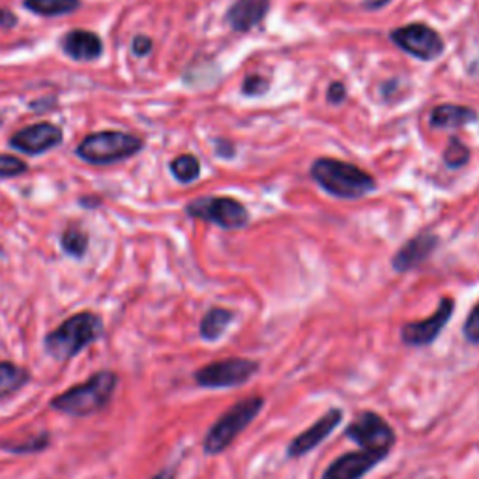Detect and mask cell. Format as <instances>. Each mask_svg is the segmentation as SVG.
Listing matches in <instances>:
<instances>
[{
  "mask_svg": "<svg viewBox=\"0 0 479 479\" xmlns=\"http://www.w3.org/2000/svg\"><path fill=\"white\" fill-rule=\"evenodd\" d=\"M262 406L264 399L259 395L242 399L235 406H230L206 433V438L203 442L204 453L206 455L223 453L230 443L243 433V429H247V425H251V421L262 411Z\"/></svg>",
  "mask_w": 479,
  "mask_h": 479,
  "instance_id": "277c9868",
  "label": "cell"
},
{
  "mask_svg": "<svg viewBox=\"0 0 479 479\" xmlns=\"http://www.w3.org/2000/svg\"><path fill=\"white\" fill-rule=\"evenodd\" d=\"M216 152L228 159V157H233L235 156V145L233 143H228V140H218V145H216Z\"/></svg>",
  "mask_w": 479,
  "mask_h": 479,
  "instance_id": "f546056e",
  "label": "cell"
},
{
  "mask_svg": "<svg viewBox=\"0 0 479 479\" xmlns=\"http://www.w3.org/2000/svg\"><path fill=\"white\" fill-rule=\"evenodd\" d=\"M62 49L69 59L86 62L101 57L103 44L98 38V34L88 30H72L62 38Z\"/></svg>",
  "mask_w": 479,
  "mask_h": 479,
  "instance_id": "2e32d148",
  "label": "cell"
},
{
  "mask_svg": "<svg viewBox=\"0 0 479 479\" xmlns=\"http://www.w3.org/2000/svg\"><path fill=\"white\" fill-rule=\"evenodd\" d=\"M311 179L337 199H362L377 189V182L363 169L331 157H318L311 165Z\"/></svg>",
  "mask_w": 479,
  "mask_h": 479,
  "instance_id": "6da1fadb",
  "label": "cell"
},
{
  "mask_svg": "<svg viewBox=\"0 0 479 479\" xmlns=\"http://www.w3.org/2000/svg\"><path fill=\"white\" fill-rule=\"evenodd\" d=\"M326 98H328V101H330L331 105H339V103H343L345 98H347V86H345L341 81H333V83L330 84V88H328Z\"/></svg>",
  "mask_w": 479,
  "mask_h": 479,
  "instance_id": "83f0119b",
  "label": "cell"
},
{
  "mask_svg": "<svg viewBox=\"0 0 479 479\" xmlns=\"http://www.w3.org/2000/svg\"><path fill=\"white\" fill-rule=\"evenodd\" d=\"M186 214L193 220L214 223L227 230L243 228L250 223V212L230 197H203L195 199L186 206Z\"/></svg>",
  "mask_w": 479,
  "mask_h": 479,
  "instance_id": "52a82bcc",
  "label": "cell"
},
{
  "mask_svg": "<svg viewBox=\"0 0 479 479\" xmlns=\"http://www.w3.org/2000/svg\"><path fill=\"white\" fill-rule=\"evenodd\" d=\"M30 380V372L12 362H0V399L13 395Z\"/></svg>",
  "mask_w": 479,
  "mask_h": 479,
  "instance_id": "d6986e66",
  "label": "cell"
},
{
  "mask_svg": "<svg viewBox=\"0 0 479 479\" xmlns=\"http://www.w3.org/2000/svg\"><path fill=\"white\" fill-rule=\"evenodd\" d=\"M103 335L101 318L94 313H77L69 316L57 330H52L44 341L45 352L57 362L76 358L88 345H92Z\"/></svg>",
  "mask_w": 479,
  "mask_h": 479,
  "instance_id": "3957f363",
  "label": "cell"
},
{
  "mask_svg": "<svg viewBox=\"0 0 479 479\" xmlns=\"http://www.w3.org/2000/svg\"><path fill=\"white\" fill-rule=\"evenodd\" d=\"M23 4L38 15L55 17L76 12L81 6V0H23Z\"/></svg>",
  "mask_w": 479,
  "mask_h": 479,
  "instance_id": "ffe728a7",
  "label": "cell"
},
{
  "mask_svg": "<svg viewBox=\"0 0 479 479\" xmlns=\"http://www.w3.org/2000/svg\"><path fill=\"white\" fill-rule=\"evenodd\" d=\"M116 384L118 377L113 371H98L94 377L69 387L68 392L57 397H52L51 408L74 418L98 414L113 399Z\"/></svg>",
  "mask_w": 479,
  "mask_h": 479,
  "instance_id": "7a4b0ae2",
  "label": "cell"
},
{
  "mask_svg": "<svg viewBox=\"0 0 479 479\" xmlns=\"http://www.w3.org/2000/svg\"><path fill=\"white\" fill-rule=\"evenodd\" d=\"M140 148H143V140L132 133L98 132L81 140L77 156L88 164L109 165L135 156Z\"/></svg>",
  "mask_w": 479,
  "mask_h": 479,
  "instance_id": "5b68a950",
  "label": "cell"
},
{
  "mask_svg": "<svg viewBox=\"0 0 479 479\" xmlns=\"http://www.w3.org/2000/svg\"><path fill=\"white\" fill-rule=\"evenodd\" d=\"M270 12V0H236L227 10V23L235 32H250L259 27Z\"/></svg>",
  "mask_w": 479,
  "mask_h": 479,
  "instance_id": "9a60e30c",
  "label": "cell"
},
{
  "mask_svg": "<svg viewBox=\"0 0 479 479\" xmlns=\"http://www.w3.org/2000/svg\"><path fill=\"white\" fill-rule=\"evenodd\" d=\"M468 159H470V148L463 143V140L451 137L446 150H443V164H446V167L460 169L468 164Z\"/></svg>",
  "mask_w": 479,
  "mask_h": 479,
  "instance_id": "7402d4cb",
  "label": "cell"
},
{
  "mask_svg": "<svg viewBox=\"0 0 479 479\" xmlns=\"http://www.w3.org/2000/svg\"><path fill=\"white\" fill-rule=\"evenodd\" d=\"M389 40L411 57L423 62L436 60L438 57H442L443 49H446V44H443L440 34L423 23H412L401 28H394L389 32Z\"/></svg>",
  "mask_w": 479,
  "mask_h": 479,
  "instance_id": "9c48e42d",
  "label": "cell"
},
{
  "mask_svg": "<svg viewBox=\"0 0 479 479\" xmlns=\"http://www.w3.org/2000/svg\"><path fill=\"white\" fill-rule=\"evenodd\" d=\"M345 436L354 443H358L362 451L377 455L382 460L389 455L397 442L392 425L379 414L369 411L358 414V418L347 427Z\"/></svg>",
  "mask_w": 479,
  "mask_h": 479,
  "instance_id": "8992f818",
  "label": "cell"
},
{
  "mask_svg": "<svg viewBox=\"0 0 479 479\" xmlns=\"http://www.w3.org/2000/svg\"><path fill=\"white\" fill-rule=\"evenodd\" d=\"M176 477V470L174 468H165L162 472H157L152 479H174Z\"/></svg>",
  "mask_w": 479,
  "mask_h": 479,
  "instance_id": "d6a6232c",
  "label": "cell"
},
{
  "mask_svg": "<svg viewBox=\"0 0 479 479\" xmlns=\"http://www.w3.org/2000/svg\"><path fill=\"white\" fill-rule=\"evenodd\" d=\"M341 419H343V411H339V408H330V411L324 416L318 418L309 429L299 433L289 443L287 455L291 459H299L307 455L318 446V443H323L337 429V425L341 423Z\"/></svg>",
  "mask_w": 479,
  "mask_h": 479,
  "instance_id": "8fae6325",
  "label": "cell"
},
{
  "mask_svg": "<svg viewBox=\"0 0 479 479\" xmlns=\"http://www.w3.org/2000/svg\"><path fill=\"white\" fill-rule=\"evenodd\" d=\"M438 243H440V238L433 233H421L414 236L412 240H408L392 259L394 270L404 274V272L418 268V266H421L435 253Z\"/></svg>",
  "mask_w": 479,
  "mask_h": 479,
  "instance_id": "4fadbf2b",
  "label": "cell"
},
{
  "mask_svg": "<svg viewBox=\"0 0 479 479\" xmlns=\"http://www.w3.org/2000/svg\"><path fill=\"white\" fill-rule=\"evenodd\" d=\"M27 172V164L21 162L20 157L13 156H0V179H13Z\"/></svg>",
  "mask_w": 479,
  "mask_h": 479,
  "instance_id": "d4e9b609",
  "label": "cell"
},
{
  "mask_svg": "<svg viewBox=\"0 0 479 479\" xmlns=\"http://www.w3.org/2000/svg\"><path fill=\"white\" fill-rule=\"evenodd\" d=\"M132 51L137 57H147L152 51V40L148 36H135L132 42Z\"/></svg>",
  "mask_w": 479,
  "mask_h": 479,
  "instance_id": "f1b7e54d",
  "label": "cell"
},
{
  "mask_svg": "<svg viewBox=\"0 0 479 479\" xmlns=\"http://www.w3.org/2000/svg\"><path fill=\"white\" fill-rule=\"evenodd\" d=\"M15 23H17V17L10 10L0 8V27L10 28V27H15Z\"/></svg>",
  "mask_w": 479,
  "mask_h": 479,
  "instance_id": "4dcf8cb0",
  "label": "cell"
},
{
  "mask_svg": "<svg viewBox=\"0 0 479 479\" xmlns=\"http://www.w3.org/2000/svg\"><path fill=\"white\" fill-rule=\"evenodd\" d=\"M477 120V113L465 105L442 103L433 109L429 124L436 130H459Z\"/></svg>",
  "mask_w": 479,
  "mask_h": 479,
  "instance_id": "e0dca14e",
  "label": "cell"
},
{
  "mask_svg": "<svg viewBox=\"0 0 479 479\" xmlns=\"http://www.w3.org/2000/svg\"><path fill=\"white\" fill-rule=\"evenodd\" d=\"M171 171H172V176L179 182L182 184H191L199 179L201 174V164L199 159L191 156V154H184V156H179L174 159V162L171 164Z\"/></svg>",
  "mask_w": 479,
  "mask_h": 479,
  "instance_id": "44dd1931",
  "label": "cell"
},
{
  "mask_svg": "<svg viewBox=\"0 0 479 479\" xmlns=\"http://www.w3.org/2000/svg\"><path fill=\"white\" fill-rule=\"evenodd\" d=\"M259 363L247 358H227L221 362L208 363L195 372V382L208 389L236 387L250 382L257 372Z\"/></svg>",
  "mask_w": 479,
  "mask_h": 479,
  "instance_id": "ba28073f",
  "label": "cell"
},
{
  "mask_svg": "<svg viewBox=\"0 0 479 479\" xmlns=\"http://www.w3.org/2000/svg\"><path fill=\"white\" fill-rule=\"evenodd\" d=\"M49 446V435L47 433H40L34 435L30 440L23 442V443H13V442H0V448L4 451H12V453H34V451H44Z\"/></svg>",
  "mask_w": 479,
  "mask_h": 479,
  "instance_id": "cb8c5ba5",
  "label": "cell"
},
{
  "mask_svg": "<svg viewBox=\"0 0 479 479\" xmlns=\"http://www.w3.org/2000/svg\"><path fill=\"white\" fill-rule=\"evenodd\" d=\"M235 313L223 307H212L201 321V337L204 341H218L225 333L228 324L233 323Z\"/></svg>",
  "mask_w": 479,
  "mask_h": 479,
  "instance_id": "ac0fdd59",
  "label": "cell"
},
{
  "mask_svg": "<svg viewBox=\"0 0 479 479\" xmlns=\"http://www.w3.org/2000/svg\"><path fill=\"white\" fill-rule=\"evenodd\" d=\"M392 0H362V6L365 10H380L384 6H387Z\"/></svg>",
  "mask_w": 479,
  "mask_h": 479,
  "instance_id": "1f68e13d",
  "label": "cell"
},
{
  "mask_svg": "<svg viewBox=\"0 0 479 479\" xmlns=\"http://www.w3.org/2000/svg\"><path fill=\"white\" fill-rule=\"evenodd\" d=\"M268 91H270L268 79H264L262 76H257V74L247 76L245 81H243V86H242V92L245 96H250V98L262 96V94H266Z\"/></svg>",
  "mask_w": 479,
  "mask_h": 479,
  "instance_id": "484cf974",
  "label": "cell"
},
{
  "mask_svg": "<svg viewBox=\"0 0 479 479\" xmlns=\"http://www.w3.org/2000/svg\"><path fill=\"white\" fill-rule=\"evenodd\" d=\"M463 333H465L468 343L479 345V301L472 307V311L468 313L465 326H463Z\"/></svg>",
  "mask_w": 479,
  "mask_h": 479,
  "instance_id": "4316f807",
  "label": "cell"
},
{
  "mask_svg": "<svg viewBox=\"0 0 479 479\" xmlns=\"http://www.w3.org/2000/svg\"><path fill=\"white\" fill-rule=\"evenodd\" d=\"M455 309V301L451 298H442L438 309L423 321L406 323L401 330V339L408 347H429L450 323Z\"/></svg>",
  "mask_w": 479,
  "mask_h": 479,
  "instance_id": "30bf717a",
  "label": "cell"
},
{
  "mask_svg": "<svg viewBox=\"0 0 479 479\" xmlns=\"http://www.w3.org/2000/svg\"><path fill=\"white\" fill-rule=\"evenodd\" d=\"M62 247L68 255L81 259L86 253L88 236L83 233L79 227H69L62 235Z\"/></svg>",
  "mask_w": 479,
  "mask_h": 479,
  "instance_id": "603a6c76",
  "label": "cell"
},
{
  "mask_svg": "<svg viewBox=\"0 0 479 479\" xmlns=\"http://www.w3.org/2000/svg\"><path fill=\"white\" fill-rule=\"evenodd\" d=\"M62 137H64L62 130L57 128L55 124L42 122V124H34V126L17 132L12 137L10 145L23 154L36 156V154L59 147L62 143Z\"/></svg>",
  "mask_w": 479,
  "mask_h": 479,
  "instance_id": "7c38bea8",
  "label": "cell"
},
{
  "mask_svg": "<svg viewBox=\"0 0 479 479\" xmlns=\"http://www.w3.org/2000/svg\"><path fill=\"white\" fill-rule=\"evenodd\" d=\"M382 459L367 451H352L337 457L323 474V479H362L375 468Z\"/></svg>",
  "mask_w": 479,
  "mask_h": 479,
  "instance_id": "5bb4252c",
  "label": "cell"
}]
</instances>
